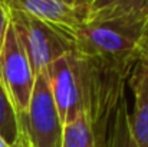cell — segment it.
Segmentation results:
<instances>
[{
    "instance_id": "1",
    "label": "cell",
    "mask_w": 148,
    "mask_h": 147,
    "mask_svg": "<svg viewBox=\"0 0 148 147\" xmlns=\"http://www.w3.org/2000/svg\"><path fill=\"white\" fill-rule=\"evenodd\" d=\"M81 84L82 105L97 147H111L115 117L125 99V81L132 66L111 63L72 52Z\"/></svg>"
},
{
    "instance_id": "2",
    "label": "cell",
    "mask_w": 148,
    "mask_h": 147,
    "mask_svg": "<svg viewBox=\"0 0 148 147\" xmlns=\"http://www.w3.org/2000/svg\"><path fill=\"white\" fill-rule=\"evenodd\" d=\"M147 28L121 25H86L73 38L79 55L99 61L134 66L140 58V43Z\"/></svg>"
},
{
    "instance_id": "3",
    "label": "cell",
    "mask_w": 148,
    "mask_h": 147,
    "mask_svg": "<svg viewBox=\"0 0 148 147\" xmlns=\"http://www.w3.org/2000/svg\"><path fill=\"white\" fill-rule=\"evenodd\" d=\"M6 3L10 9V23L29 58L35 75L43 72L60 56L75 50L73 39L27 12L12 6L9 1Z\"/></svg>"
},
{
    "instance_id": "4",
    "label": "cell",
    "mask_w": 148,
    "mask_h": 147,
    "mask_svg": "<svg viewBox=\"0 0 148 147\" xmlns=\"http://www.w3.org/2000/svg\"><path fill=\"white\" fill-rule=\"evenodd\" d=\"M22 130L33 147H62L63 124L52 97L46 72H39L26 115L19 117Z\"/></svg>"
},
{
    "instance_id": "5",
    "label": "cell",
    "mask_w": 148,
    "mask_h": 147,
    "mask_svg": "<svg viewBox=\"0 0 148 147\" xmlns=\"http://www.w3.org/2000/svg\"><path fill=\"white\" fill-rule=\"evenodd\" d=\"M36 75L29 58L10 23L0 53V81L12 99L19 117L26 115Z\"/></svg>"
},
{
    "instance_id": "6",
    "label": "cell",
    "mask_w": 148,
    "mask_h": 147,
    "mask_svg": "<svg viewBox=\"0 0 148 147\" xmlns=\"http://www.w3.org/2000/svg\"><path fill=\"white\" fill-rule=\"evenodd\" d=\"M29 14L38 17L73 39L76 33L88 25L91 0H7Z\"/></svg>"
},
{
    "instance_id": "7",
    "label": "cell",
    "mask_w": 148,
    "mask_h": 147,
    "mask_svg": "<svg viewBox=\"0 0 148 147\" xmlns=\"http://www.w3.org/2000/svg\"><path fill=\"white\" fill-rule=\"evenodd\" d=\"M45 72L62 124L66 126L75 121L84 111V105L72 52L52 62Z\"/></svg>"
},
{
    "instance_id": "8",
    "label": "cell",
    "mask_w": 148,
    "mask_h": 147,
    "mask_svg": "<svg viewBox=\"0 0 148 147\" xmlns=\"http://www.w3.org/2000/svg\"><path fill=\"white\" fill-rule=\"evenodd\" d=\"M88 25H121L148 29V0H91Z\"/></svg>"
},
{
    "instance_id": "9",
    "label": "cell",
    "mask_w": 148,
    "mask_h": 147,
    "mask_svg": "<svg viewBox=\"0 0 148 147\" xmlns=\"http://www.w3.org/2000/svg\"><path fill=\"white\" fill-rule=\"evenodd\" d=\"M134 94V110L130 114V127L138 147H148V58L140 55L128 77Z\"/></svg>"
},
{
    "instance_id": "10",
    "label": "cell",
    "mask_w": 148,
    "mask_h": 147,
    "mask_svg": "<svg viewBox=\"0 0 148 147\" xmlns=\"http://www.w3.org/2000/svg\"><path fill=\"white\" fill-rule=\"evenodd\" d=\"M20 134V123L19 115L14 110V105L4 90L0 81V136L3 140L12 146Z\"/></svg>"
},
{
    "instance_id": "11",
    "label": "cell",
    "mask_w": 148,
    "mask_h": 147,
    "mask_svg": "<svg viewBox=\"0 0 148 147\" xmlns=\"http://www.w3.org/2000/svg\"><path fill=\"white\" fill-rule=\"evenodd\" d=\"M62 147H97L85 111H82L75 121L63 126Z\"/></svg>"
},
{
    "instance_id": "12",
    "label": "cell",
    "mask_w": 148,
    "mask_h": 147,
    "mask_svg": "<svg viewBox=\"0 0 148 147\" xmlns=\"http://www.w3.org/2000/svg\"><path fill=\"white\" fill-rule=\"evenodd\" d=\"M111 147H138L132 137L131 127H130V114H128V107H127V98L121 102L116 117H115Z\"/></svg>"
},
{
    "instance_id": "13",
    "label": "cell",
    "mask_w": 148,
    "mask_h": 147,
    "mask_svg": "<svg viewBox=\"0 0 148 147\" xmlns=\"http://www.w3.org/2000/svg\"><path fill=\"white\" fill-rule=\"evenodd\" d=\"M9 26H10V9L6 1L0 0V53H1V49L4 45V39H6Z\"/></svg>"
},
{
    "instance_id": "14",
    "label": "cell",
    "mask_w": 148,
    "mask_h": 147,
    "mask_svg": "<svg viewBox=\"0 0 148 147\" xmlns=\"http://www.w3.org/2000/svg\"><path fill=\"white\" fill-rule=\"evenodd\" d=\"M10 147H33V146H32V143H30L27 134H26V133L22 130V127H20V134H19L17 140H16Z\"/></svg>"
},
{
    "instance_id": "15",
    "label": "cell",
    "mask_w": 148,
    "mask_h": 147,
    "mask_svg": "<svg viewBox=\"0 0 148 147\" xmlns=\"http://www.w3.org/2000/svg\"><path fill=\"white\" fill-rule=\"evenodd\" d=\"M140 55H144L148 58V33L144 36V39L140 43Z\"/></svg>"
},
{
    "instance_id": "16",
    "label": "cell",
    "mask_w": 148,
    "mask_h": 147,
    "mask_svg": "<svg viewBox=\"0 0 148 147\" xmlns=\"http://www.w3.org/2000/svg\"><path fill=\"white\" fill-rule=\"evenodd\" d=\"M0 147H10L6 141H4V140H3V137H1V136H0Z\"/></svg>"
}]
</instances>
